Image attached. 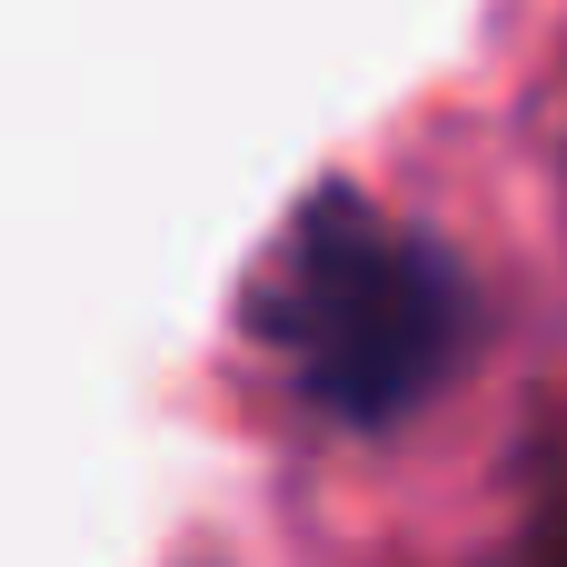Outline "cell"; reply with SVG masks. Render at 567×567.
Wrapping results in <instances>:
<instances>
[{"instance_id": "2", "label": "cell", "mask_w": 567, "mask_h": 567, "mask_svg": "<svg viewBox=\"0 0 567 567\" xmlns=\"http://www.w3.org/2000/svg\"><path fill=\"white\" fill-rule=\"evenodd\" d=\"M548 567H567V548H558V558H548Z\"/></svg>"}, {"instance_id": "1", "label": "cell", "mask_w": 567, "mask_h": 567, "mask_svg": "<svg viewBox=\"0 0 567 567\" xmlns=\"http://www.w3.org/2000/svg\"><path fill=\"white\" fill-rule=\"evenodd\" d=\"M289 379L349 419V429H379L399 409H419L458 349H468V279L439 239H419L409 219H379L359 199H319L299 209L279 269H269V299H259Z\"/></svg>"}]
</instances>
